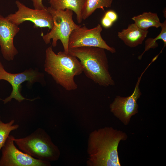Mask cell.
Masks as SVG:
<instances>
[{
    "label": "cell",
    "instance_id": "6da1fadb",
    "mask_svg": "<svg viewBox=\"0 0 166 166\" xmlns=\"http://www.w3.org/2000/svg\"><path fill=\"white\" fill-rule=\"evenodd\" d=\"M126 134L111 127L95 130L89 135L87 143L88 166H120L118 148Z\"/></svg>",
    "mask_w": 166,
    "mask_h": 166
},
{
    "label": "cell",
    "instance_id": "7a4b0ae2",
    "mask_svg": "<svg viewBox=\"0 0 166 166\" xmlns=\"http://www.w3.org/2000/svg\"><path fill=\"white\" fill-rule=\"evenodd\" d=\"M44 67L45 71L66 90L77 89L74 77L82 73L83 68L76 57L64 51L56 53L49 46L45 50Z\"/></svg>",
    "mask_w": 166,
    "mask_h": 166
},
{
    "label": "cell",
    "instance_id": "3957f363",
    "mask_svg": "<svg viewBox=\"0 0 166 166\" xmlns=\"http://www.w3.org/2000/svg\"><path fill=\"white\" fill-rule=\"evenodd\" d=\"M105 49L95 47H81L69 49L68 53L79 60L86 76L95 83L105 87L115 82L109 71Z\"/></svg>",
    "mask_w": 166,
    "mask_h": 166
},
{
    "label": "cell",
    "instance_id": "277c9868",
    "mask_svg": "<svg viewBox=\"0 0 166 166\" xmlns=\"http://www.w3.org/2000/svg\"><path fill=\"white\" fill-rule=\"evenodd\" d=\"M14 140L21 151L34 158L50 162L57 160L60 157L58 147L42 128H38L24 138L14 137Z\"/></svg>",
    "mask_w": 166,
    "mask_h": 166
},
{
    "label": "cell",
    "instance_id": "5b68a950",
    "mask_svg": "<svg viewBox=\"0 0 166 166\" xmlns=\"http://www.w3.org/2000/svg\"><path fill=\"white\" fill-rule=\"evenodd\" d=\"M51 14L53 25L51 31L45 34H42V39L46 44H49L52 40V45L56 46L57 42H61L64 51L68 53L69 41L72 31L81 26L76 24L73 19V11L69 9L55 10L50 6L47 7Z\"/></svg>",
    "mask_w": 166,
    "mask_h": 166
},
{
    "label": "cell",
    "instance_id": "8992f818",
    "mask_svg": "<svg viewBox=\"0 0 166 166\" xmlns=\"http://www.w3.org/2000/svg\"><path fill=\"white\" fill-rule=\"evenodd\" d=\"M15 4L18 10L14 13L10 14L6 18L11 22L18 26L26 21H30L35 28L47 27L51 29L53 26L52 16L47 7L42 10L30 8L19 0Z\"/></svg>",
    "mask_w": 166,
    "mask_h": 166
},
{
    "label": "cell",
    "instance_id": "52a82bcc",
    "mask_svg": "<svg viewBox=\"0 0 166 166\" xmlns=\"http://www.w3.org/2000/svg\"><path fill=\"white\" fill-rule=\"evenodd\" d=\"M101 25L88 29L85 26H81L71 32L69 41V49L81 47H95L101 48L112 53L116 52L115 49L109 46L102 38Z\"/></svg>",
    "mask_w": 166,
    "mask_h": 166
},
{
    "label": "cell",
    "instance_id": "ba28073f",
    "mask_svg": "<svg viewBox=\"0 0 166 166\" xmlns=\"http://www.w3.org/2000/svg\"><path fill=\"white\" fill-rule=\"evenodd\" d=\"M43 74L32 69H27L22 73H10L5 69L2 63L0 62V80H4L10 83L12 87V91L9 96L2 100L4 104L11 101L14 98L19 102L24 100L33 101L24 97L21 94V84L27 81L29 83L33 84L36 82H40L43 78Z\"/></svg>",
    "mask_w": 166,
    "mask_h": 166
},
{
    "label": "cell",
    "instance_id": "9c48e42d",
    "mask_svg": "<svg viewBox=\"0 0 166 166\" xmlns=\"http://www.w3.org/2000/svg\"><path fill=\"white\" fill-rule=\"evenodd\" d=\"M151 64L150 63L148 65L138 77L134 91L131 95L126 97L117 96L110 105L111 112L125 125H128L131 117L138 113L137 101L142 94L139 84L144 73Z\"/></svg>",
    "mask_w": 166,
    "mask_h": 166
},
{
    "label": "cell",
    "instance_id": "30bf717a",
    "mask_svg": "<svg viewBox=\"0 0 166 166\" xmlns=\"http://www.w3.org/2000/svg\"><path fill=\"white\" fill-rule=\"evenodd\" d=\"M9 135L1 150L0 166H50L49 161L36 159L18 149Z\"/></svg>",
    "mask_w": 166,
    "mask_h": 166
},
{
    "label": "cell",
    "instance_id": "8fae6325",
    "mask_svg": "<svg viewBox=\"0 0 166 166\" xmlns=\"http://www.w3.org/2000/svg\"><path fill=\"white\" fill-rule=\"evenodd\" d=\"M20 30L18 26L0 14L1 51L4 58L7 61L13 60L18 53L14 44V39Z\"/></svg>",
    "mask_w": 166,
    "mask_h": 166
},
{
    "label": "cell",
    "instance_id": "7c38bea8",
    "mask_svg": "<svg viewBox=\"0 0 166 166\" xmlns=\"http://www.w3.org/2000/svg\"><path fill=\"white\" fill-rule=\"evenodd\" d=\"M148 32V30H143L132 23L127 28L119 32L118 36L126 45L133 48L142 44Z\"/></svg>",
    "mask_w": 166,
    "mask_h": 166
},
{
    "label": "cell",
    "instance_id": "4fadbf2b",
    "mask_svg": "<svg viewBox=\"0 0 166 166\" xmlns=\"http://www.w3.org/2000/svg\"><path fill=\"white\" fill-rule=\"evenodd\" d=\"M85 0H48L50 7L56 10L69 9L74 12L76 15L78 23L83 19L81 11Z\"/></svg>",
    "mask_w": 166,
    "mask_h": 166
},
{
    "label": "cell",
    "instance_id": "5bb4252c",
    "mask_svg": "<svg viewBox=\"0 0 166 166\" xmlns=\"http://www.w3.org/2000/svg\"><path fill=\"white\" fill-rule=\"evenodd\" d=\"M132 19L137 26L144 30H148L152 27L157 28L160 27L162 24L157 14L151 12H144Z\"/></svg>",
    "mask_w": 166,
    "mask_h": 166
},
{
    "label": "cell",
    "instance_id": "9a60e30c",
    "mask_svg": "<svg viewBox=\"0 0 166 166\" xmlns=\"http://www.w3.org/2000/svg\"><path fill=\"white\" fill-rule=\"evenodd\" d=\"M113 0H85L81 11V16L85 20L98 9L104 10V7H111Z\"/></svg>",
    "mask_w": 166,
    "mask_h": 166
},
{
    "label": "cell",
    "instance_id": "2e32d148",
    "mask_svg": "<svg viewBox=\"0 0 166 166\" xmlns=\"http://www.w3.org/2000/svg\"><path fill=\"white\" fill-rule=\"evenodd\" d=\"M161 30L159 34L155 38H149L145 41L144 50L142 54L139 56L138 58L140 59L142 55L146 51L149 50L150 48L154 49L158 46V44L156 41L158 40L161 39L164 42V47L166 45V21H164L162 23L160 26Z\"/></svg>",
    "mask_w": 166,
    "mask_h": 166
},
{
    "label": "cell",
    "instance_id": "e0dca14e",
    "mask_svg": "<svg viewBox=\"0 0 166 166\" xmlns=\"http://www.w3.org/2000/svg\"><path fill=\"white\" fill-rule=\"evenodd\" d=\"M14 121V120H13L8 123H4L2 121L0 116V152L10 132L19 127L18 124H13Z\"/></svg>",
    "mask_w": 166,
    "mask_h": 166
},
{
    "label": "cell",
    "instance_id": "ac0fdd59",
    "mask_svg": "<svg viewBox=\"0 0 166 166\" xmlns=\"http://www.w3.org/2000/svg\"><path fill=\"white\" fill-rule=\"evenodd\" d=\"M104 16L109 18L113 22H115L118 18L116 13L113 10H109L105 13Z\"/></svg>",
    "mask_w": 166,
    "mask_h": 166
},
{
    "label": "cell",
    "instance_id": "d6986e66",
    "mask_svg": "<svg viewBox=\"0 0 166 166\" xmlns=\"http://www.w3.org/2000/svg\"><path fill=\"white\" fill-rule=\"evenodd\" d=\"M32 1L34 9L37 10H42L45 8L43 3V0H31Z\"/></svg>",
    "mask_w": 166,
    "mask_h": 166
},
{
    "label": "cell",
    "instance_id": "ffe728a7",
    "mask_svg": "<svg viewBox=\"0 0 166 166\" xmlns=\"http://www.w3.org/2000/svg\"><path fill=\"white\" fill-rule=\"evenodd\" d=\"M101 23L102 26L106 28L110 27L113 23L109 18L105 16L102 18Z\"/></svg>",
    "mask_w": 166,
    "mask_h": 166
}]
</instances>
